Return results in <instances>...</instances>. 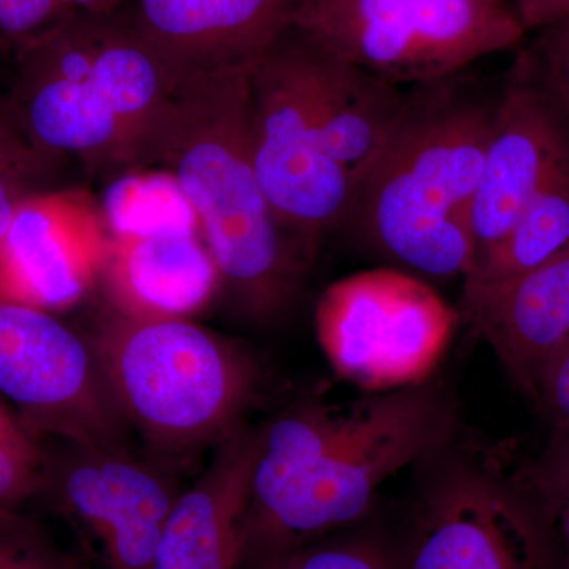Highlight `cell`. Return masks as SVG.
I'll return each instance as SVG.
<instances>
[{"label":"cell","instance_id":"11","mask_svg":"<svg viewBox=\"0 0 569 569\" xmlns=\"http://www.w3.org/2000/svg\"><path fill=\"white\" fill-rule=\"evenodd\" d=\"M47 459L40 492L99 545L104 569H152L181 492L159 468L126 449L63 441Z\"/></svg>","mask_w":569,"mask_h":569},{"label":"cell","instance_id":"17","mask_svg":"<svg viewBox=\"0 0 569 569\" xmlns=\"http://www.w3.org/2000/svg\"><path fill=\"white\" fill-rule=\"evenodd\" d=\"M100 277L118 316L189 320L212 301L222 277L197 231L111 234Z\"/></svg>","mask_w":569,"mask_h":569},{"label":"cell","instance_id":"16","mask_svg":"<svg viewBox=\"0 0 569 569\" xmlns=\"http://www.w3.org/2000/svg\"><path fill=\"white\" fill-rule=\"evenodd\" d=\"M460 310L537 402L545 367L569 337V244L530 271L460 299Z\"/></svg>","mask_w":569,"mask_h":569},{"label":"cell","instance_id":"7","mask_svg":"<svg viewBox=\"0 0 569 569\" xmlns=\"http://www.w3.org/2000/svg\"><path fill=\"white\" fill-rule=\"evenodd\" d=\"M249 89L258 181L283 230L313 244L347 224L355 182L321 140L310 40L293 22L250 66Z\"/></svg>","mask_w":569,"mask_h":569},{"label":"cell","instance_id":"12","mask_svg":"<svg viewBox=\"0 0 569 569\" xmlns=\"http://www.w3.org/2000/svg\"><path fill=\"white\" fill-rule=\"evenodd\" d=\"M569 153V118L533 56L523 54L497 99L471 209L477 258L507 236Z\"/></svg>","mask_w":569,"mask_h":569},{"label":"cell","instance_id":"9","mask_svg":"<svg viewBox=\"0 0 569 569\" xmlns=\"http://www.w3.org/2000/svg\"><path fill=\"white\" fill-rule=\"evenodd\" d=\"M0 392L32 433L123 448V419L91 343L44 310L0 298Z\"/></svg>","mask_w":569,"mask_h":569},{"label":"cell","instance_id":"27","mask_svg":"<svg viewBox=\"0 0 569 569\" xmlns=\"http://www.w3.org/2000/svg\"><path fill=\"white\" fill-rule=\"evenodd\" d=\"M537 403L552 429H569V337L545 367Z\"/></svg>","mask_w":569,"mask_h":569},{"label":"cell","instance_id":"25","mask_svg":"<svg viewBox=\"0 0 569 569\" xmlns=\"http://www.w3.org/2000/svg\"><path fill=\"white\" fill-rule=\"evenodd\" d=\"M74 11L63 0H0V44L21 50Z\"/></svg>","mask_w":569,"mask_h":569},{"label":"cell","instance_id":"19","mask_svg":"<svg viewBox=\"0 0 569 569\" xmlns=\"http://www.w3.org/2000/svg\"><path fill=\"white\" fill-rule=\"evenodd\" d=\"M569 244V153L519 213L511 230L463 277L462 298L545 263Z\"/></svg>","mask_w":569,"mask_h":569},{"label":"cell","instance_id":"31","mask_svg":"<svg viewBox=\"0 0 569 569\" xmlns=\"http://www.w3.org/2000/svg\"><path fill=\"white\" fill-rule=\"evenodd\" d=\"M71 9L88 13H112L121 10L129 0H63Z\"/></svg>","mask_w":569,"mask_h":569},{"label":"cell","instance_id":"2","mask_svg":"<svg viewBox=\"0 0 569 569\" xmlns=\"http://www.w3.org/2000/svg\"><path fill=\"white\" fill-rule=\"evenodd\" d=\"M250 67L182 78L144 164L178 183L222 287L252 317L279 312L301 261L258 181L250 134Z\"/></svg>","mask_w":569,"mask_h":569},{"label":"cell","instance_id":"14","mask_svg":"<svg viewBox=\"0 0 569 569\" xmlns=\"http://www.w3.org/2000/svg\"><path fill=\"white\" fill-rule=\"evenodd\" d=\"M296 0H129L121 11L176 81L250 67L291 24Z\"/></svg>","mask_w":569,"mask_h":569},{"label":"cell","instance_id":"1","mask_svg":"<svg viewBox=\"0 0 569 569\" xmlns=\"http://www.w3.org/2000/svg\"><path fill=\"white\" fill-rule=\"evenodd\" d=\"M449 430L443 395L425 383L277 418L254 463L239 569H266L356 522L385 481L440 449Z\"/></svg>","mask_w":569,"mask_h":569},{"label":"cell","instance_id":"23","mask_svg":"<svg viewBox=\"0 0 569 569\" xmlns=\"http://www.w3.org/2000/svg\"><path fill=\"white\" fill-rule=\"evenodd\" d=\"M527 486L569 548V429H552Z\"/></svg>","mask_w":569,"mask_h":569},{"label":"cell","instance_id":"13","mask_svg":"<svg viewBox=\"0 0 569 569\" xmlns=\"http://www.w3.org/2000/svg\"><path fill=\"white\" fill-rule=\"evenodd\" d=\"M108 241L88 193L26 194L0 236V298L50 313L77 306L102 272Z\"/></svg>","mask_w":569,"mask_h":569},{"label":"cell","instance_id":"15","mask_svg":"<svg viewBox=\"0 0 569 569\" xmlns=\"http://www.w3.org/2000/svg\"><path fill=\"white\" fill-rule=\"evenodd\" d=\"M263 432L239 425L217 443L204 473L176 501L152 569H239Z\"/></svg>","mask_w":569,"mask_h":569},{"label":"cell","instance_id":"20","mask_svg":"<svg viewBox=\"0 0 569 569\" xmlns=\"http://www.w3.org/2000/svg\"><path fill=\"white\" fill-rule=\"evenodd\" d=\"M111 234L186 230L200 233L197 217L170 174H127L108 190L103 206Z\"/></svg>","mask_w":569,"mask_h":569},{"label":"cell","instance_id":"4","mask_svg":"<svg viewBox=\"0 0 569 569\" xmlns=\"http://www.w3.org/2000/svg\"><path fill=\"white\" fill-rule=\"evenodd\" d=\"M17 56L11 112L36 151L144 164L178 81L121 10L74 11Z\"/></svg>","mask_w":569,"mask_h":569},{"label":"cell","instance_id":"6","mask_svg":"<svg viewBox=\"0 0 569 569\" xmlns=\"http://www.w3.org/2000/svg\"><path fill=\"white\" fill-rule=\"evenodd\" d=\"M291 22L400 88L455 77L527 33L508 0H296Z\"/></svg>","mask_w":569,"mask_h":569},{"label":"cell","instance_id":"28","mask_svg":"<svg viewBox=\"0 0 569 569\" xmlns=\"http://www.w3.org/2000/svg\"><path fill=\"white\" fill-rule=\"evenodd\" d=\"M526 31H541L567 17L569 0H509Z\"/></svg>","mask_w":569,"mask_h":569},{"label":"cell","instance_id":"29","mask_svg":"<svg viewBox=\"0 0 569 569\" xmlns=\"http://www.w3.org/2000/svg\"><path fill=\"white\" fill-rule=\"evenodd\" d=\"M33 148H28L21 137L0 122V178H17L21 168L32 160Z\"/></svg>","mask_w":569,"mask_h":569},{"label":"cell","instance_id":"22","mask_svg":"<svg viewBox=\"0 0 569 569\" xmlns=\"http://www.w3.org/2000/svg\"><path fill=\"white\" fill-rule=\"evenodd\" d=\"M266 569H400V553L373 538L328 537L287 553Z\"/></svg>","mask_w":569,"mask_h":569},{"label":"cell","instance_id":"18","mask_svg":"<svg viewBox=\"0 0 569 569\" xmlns=\"http://www.w3.org/2000/svg\"><path fill=\"white\" fill-rule=\"evenodd\" d=\"M309 40L321 140L356 186L395 130L407 104L408 88L381 80L336 58L312 37Z\"/></svg>","mask_w":569,"mask_h":569},{"label":"cell","instance_id":"21","mask_svg":"<svg viewBox=\"0 0 569 569\" xmlns=\"http://www.w3.org/2000/svg\"><path fill=\"white\" fill-rule=\"evenodd\" d=\"M44 456L21 419L0 403V509L17 511L39 493Z\"/></svg>","mask_w":569,"mask_h":569},{"label":"cell","instance_id":"30","mask_svg":"<svg viewBox=\"0 0 569 569\" xmlns=\"http://www.w3.org/2000/svg\"><path fill=\"white\" fill-rule=\"evenodd\" d=\"M26 194L18 178H0V236L9 227L14 208Z\"/></svg>","mask_w":569,"mask_h":569},{"label":"cell","instance_id":"8","mask_svg":"<svg viewBox=\"0 0 569 569\" xmlns=\"http://www.w3.org/2000/svg\"><path fill=\"white\" fill-rule=\"evenodd\" d=\"M458 313L417 277L380 268L326 288L318 343L337 376L370 392L425 383L447 350Z\"/></svg>","mask_w":569,"mask_h":569},{"label":"cell","instance_id":"5","mask_svg":"<svg viewBox=\"0 0 569 569\" xmlns=\"http://www.w3.org/2000/svg\"><path fill=\"white\" fill-rule=\"evenodd\" d=\"M89 343L123 419L160 451L219 443L239 426L257 388L252 358L190 320L112 312Z\"/></svg>","mask_w":569,"mask_h":569},{"label":"cell","instance_id":"10","mask_svg":"<svg viewBox=\"0 0 569 569\" xmlns=\"http://www.w3.org/2000/svg\"><path fill=\"white\" fill-rule=\"evenodd\" d=\"M552 529L529 486L459 475L427 500L400 569H561Z\"/></svg>","mask_w":569,"mask_h":569},{"label":"cell","instance_id":"3","mask_svg":"<svg viewBox=\"0 0 569 569\" xmlns=\"http://www.w3.org/2000/svg\"><path fill=\"white\" fill-rule=\"evenodd\" d=\"M497 99L456 74L408 88L395 130L356 182L347 224L422 274L466 277L477 258L471 209Z\"/></svg>","mask_w":569,"mask_h":569},{"label":"cell","instance_id":"26","mask_svg":"<svg viewBox=\"0 0 569 569\" xmlns=\"http://www.w3.org/2000/svg\"><path fill=\"white\" fill-rule=\"evenodd\" d=\"M541 31L539 56L533 58L569 118V13Z\"/></svg>","mask_w":569,"mask_h":569},{"label":"cell","instance_id":"32","mask_svg":"<svg viewBox=\"0 0 569 569\" xmlns=\"http://www.w3.org/2000/svg\"><path fill=\"white\" fill-rule=\"evenodd\" d=\"M508 2H509V0H508Z\"/></svg>","mask_w":569,"mask_h":569},{"label":"cell","instance_id":"24","mask_svg":"<svg viewBox=\"0 0 569 569\" xmlns=\"http://www.w3.org/2000/svg\"><path fill=\"white\" fill-rule=\"evenodd\" d=\"M0 569L78 568L36 523L0 509Z\"/></svg>","mask_w":569,"mask_h":569}]
</instances>
